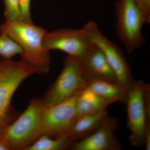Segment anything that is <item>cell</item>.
I'll list each match as a JSON object with an SVG mask.
<instances>
[{
  "label": "cell",
  "mask_w": 150,
  "mask_h": 150,
  "mask_svg": "<svg viewBox=\"0 0 150 150\" xmlns=\"http://www.w3.org/2000/svg\"><path fill=\"white\" fill-rule=\"evenodd\" d=\"M47 31L33 23L6 21L0 25V33L12 38L22 50V59L32 66L36 72L45 75L50 69L51 57L44 47L43 40Z\"/></svg>",
  "instance_id": "obj_1"
},
{
  "label": "cell",
  "mask_w": 150,
  "mask_h": 150,
  "mask_svg": "<svg viewBox=\"0 0 150 150\" xmlns=\"http://www.w3.org/2000/svg\"><path fill=\"white\" fill-rule=\"evenodd\" d=\"M36 73L35 69L22 59L0 62V139L13 121L11 100L14 94L25 79Z\"/></svg>",
  "instance_id": "obj_2"
},
{
  "label": "cell",
  "mask_w": 150,
  "mask_h": 150,
  "mask_svg": "<svg viewBox=\"0 0 150 150\" xmlns=\"http://www.w3.org/2000/svg\"><path fill=\"white\" fill-rule=\"evenodd\" d=\"M43 100H32L27 108L5 129L2 139L8 150H25L41 136Z\"/></svg>",
  "instance_id": "obj_3"
},
{
  "label": "cell",
  "mask_w": 150,
  "mask_h": 150,
  "mask_svg": "<svg viewBox=\"0 0 150 150\" xmlns=\"http://www.w3.org/2000/svg\"><path fill=\"white\" fill-rule=\"evenodd\" d=\"M127 126L132 146H144L147 130L150 129V86L142 80L135 81L128 91Z\"/></svg>",
  "instance_id": "obj_4"
},
{
  "label": "cell",
  "mask_w": 150,
  "mask_h": 150,
  "mask_svg": "<svg viewBox=\"0 0 150 150\" xmlns=\"http://www.w3.org/2000/svg\"><path fill=\"white\" fill-rule=\"evenodd\" d=\"M116 32L128 54L144 43L142 29L150 23L134 0H119L115 5Z\"/></svg>",
  "instance_id": "obj_5"
},
{
  "label": "cell",
  "mask_w": 150,
  "mask_h": 150,
  "mask_svg": "<svg viewBox=\"0 0 150 150\" xmlns=\"http://www.w3.org/2000/svg\"><path fill=\"white\" fill-rule=\"evenodd\" d=\"M88 82L80 62L67 56L62 71L42 99L45 105H54L71 98L86 87Z\"/></svg>",
  "instance_id": "obj_6"
},
{
  "label": "cell",
  "mask_w": 150,
  "mask_h": 150,
  "mask_svg": "<svg viewBox=\"0 0 150 150\" xmlns=\"http://www.w3.org/2000/svg\"><path fill=\"white\" fill-rule=\"evenodd\" d=\"M83 27L92 43L97 46L104 54L115 73L118 83L129 91L135 80L123 52L102 33L94 22L88 21Z\"/></svg>",
  "instance_id": "obj_7"
},
{
  "label": "cell",
  "mask_w": 150,
  "mask_h": 150,
  "mask_svg": "<svg viewBox=\"0 0 150 150\" xmlns=\"http://www.w3.org/2000/svg\"><path fill=\"white\" fill-rule=\"evenodd\" d=\"M77 95L58 104L45 105L41 118V136L52 138L68 136L76 118Z\"/></svg>",
  "instance_id": "obj_8"
},
{
  "label": "cell",
  "mask_w": 150,
  "mask_h": 150,
  "mask_svg": "<svg viewBox=\"0 0 150 150\" xmlns=\"http://www.w3.org/2000/svg\"><path fill=\"white\" fill-rule=\"evenodd\" d=\"M43 45L48 51H62L67 56L80 61L93 43L83 27L81 29L63 28L47 32L43 40Z\"/></svg>",
  "instance_id": "obj_9"
},
{
  "label": "cell",
  "mask_w": 150,
  "mask_h": 150,
  "mask_svg": "<svg viewBox=\"0 0 150 150\" xmlns=\"http://www.w3.org/2000/svg\"><path fill=\"white\" fill-rule=\"evenodd\" d=\"M119 126L118 119L108 116L103 124L84 139L75 142L73 150H121V143L115 133Z\"/></svg>",
  "instance_id": "obj_10"
},
{
  "label": "cell",
  "mask_w": 150,
  "mask_h": 150,
  "mask_svg": "<svg viewBox=\"0 0 150 150\" xmlns=\"http://www.w3.org/2000/svg\"><path fill=\"white\" fill-rule=\"evenodd\" d=\"M79 61L89 81H102L118 83L115 73L104 54L93 43Z\"/></svg>",
  "instance_id": "obj_11"
},
{
  "label": "cell",
  "mask_w": 150,
  "mask_h": 150,
  "mask_svg": "<svg viewBox=\"0 0 150 150\" xmlns=\"http://www.w3.org/2000/svg\"><path fill=\"white\" fill-rule=\"evenodd\" d=\"M109 116L107 109L76 117L68 136L74 142L84 139L96 131Z\"/></svg>",
  "instance_id": "obj_12"
},
{
  "label": "cell",
  "mask_w": 150,
  "mask_h": 150,
  "mask_svg": "<svg viewBox=\"0 0 150 150\" xmlns=\"http://www.w3.org/2000/svg\"><path fill=\"white\" fill-rule=\"evenodd\" d=\"M112 103L98 96L87 86L77 96L76 117L106 109Z\"/></svg>",
  "instance_id": "obj_13"
},
{
  "label": "cell",
  "mask_w": 150,
  "mask_h": 150,
  "mask_svg": "<svg viewBox=\"0 0 150 150\" xmlns=\"http://www.w3.org/2000/svg\"><path fill=\"white\" fill-rule=\"evenodd\" d=\"M87 87L98 96L112 103L119 102L126 104L128 99V91L118 83L90 80Z\"/></svg>",
  "instance_id": "obj_14"
},
{
  "label": "cell",
  "mask_w": 150,
  "mask_h": 150,
  "mask_svg": "<svg viewBox=\"0 0 150 150\" xmlns=\"http://www.w3.org/2000/svg\"><path fill=\"white\" fill-rule=\"evenodd\" d=\"M74 142L68 136L52 138L40 136L25 150H63L71 149Z\"/></svg>",
  "instance_id": "obj_15"
},
{
  "label": "cell",
  "mask_w": 150,
  "mask_h": 150,
  "mask_svg": "<svg viewBox=\"0 0 150 150\" xmlns=\"http://www.w3.org/2000/svg\"><path fill=\"white\" fill-rule=\"evenodd\" d=\"M0 33V56L8 60L17 55H21L22 50L18 43L6 33Z\"/></svg>",
  "instance_id": "obj_16"
},
{
  "label": "cell",
  "mask_w": 150,
  "mask_h": 150,
  "mask_svg": "<svg viewBox=\"0 0 150 150\" xmlns=\"http://www.w3.org/2000/svg\"><path fill=\"white\" fill-rule=\"evenodd\" d=\"M6 21H22L21 14L18 0H4Z\"/></svg>",
  "instance_id": "obj_17"
},
{
  "label": "cell",
  "mask_w": 150,
  "mask_h": 150,
  "mask_svg": "<svg viewBox=\"0 0 150 150\" xmlns=\"http://www.w3.org/2000/svg\"><path fill=\"white\" fill-rule=\"evenodd\" d=\"M21 14L22 21L33 23L30 13L31 0H18Z\"/></svg>",
  "instance_id": "obj_18"
},
{
  "label": "cell",
  "mask_w": 150,
  "mask_h": 150,
  "mask_svg": "<svg viewBox=\"0 0 150 150\" xmlns=\"http://www.w3.org/2000/svg\"><path fill=\"white\" fill-rule=\"evenodd\" d=\"M150 23V0H134Z\"/></svg>",
  "instance_id": "obj_19"
},
{
  "label": "cell",
  "mask_w": 150,
  "mask_h": 150,
  "mask_svg": "<svg viewBox=\"0 0 150 150\" xmlns=\"http://www.w3.org/2000/svg\"><path fill=\"white\" fill-rule=\"evenodd\" d=\"M0 150H9L2 139H0Z\"/></svg>",
  "instance_id": "obj_20"
}]
</instances>
